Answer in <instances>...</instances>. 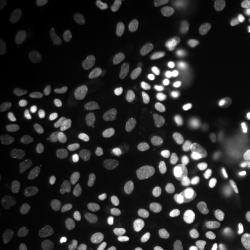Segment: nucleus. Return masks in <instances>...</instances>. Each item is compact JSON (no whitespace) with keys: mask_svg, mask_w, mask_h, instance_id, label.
<instances>
[{"mask_svg":"<svg viewBox=\"0 0 250 250\" xmlns=\"http://www.w3.org/2000/svg\"><path fill=\"white\" fill-rule=\"evenodd\" d=\"M167 5L166 0H130L127 2V15L133 21H146L166 12Z\"/></svg>","mask_w":250,"mask_h":250,"instance_id":"obj_7","label":"nucleus"},{"mask_svg":"<svg viewBox=\"0 0 250 250\" xmlns=\"http://www.w3.org/2000/svg\"><path fill=\"white\" fill-rule=\"evenodd\" d=\"M78 41L72 31L62 29L49 36L38 52L34 73L42 82H56L63 77L77 56Z\"/></svg>","mask_w":250,"mask_h":250,"instance_id":"obj_2","label":"nucleus"},{"mask_svg":"<svg viewBox=\"0 0 250 250\" xmlns=\"http://www.w3.org/2000/svg\"><path fill=\"white\" fill-rule=\"evenodd\" d=\"M223 138L231 148H241L250 138V114L247 107L232 106L224 114L221 122Z\"/></svg>","mask_w":250,"mask_h":250,"instance_id":"obj_6","label":"nucleus"},{"mask_svg":"<svg viewBox=\"0 0 250 250\" xmlns=\"http://www.w3.org/2000/svg\"><path fill=\"white\" fill-rule=\"evenodd\" d=\"M93 132V116L86 107H72L59 119L54 128V149L61 156L77 153Z\"/></svg>","mask_w":250,"mask_h":250,"instance_id":"obj_4","label":"nucleus"},{"mask_svg":"<svg viewBox=\"0 0 250 250\" xmlns=\"http://www.w3.org/2000/svg\"><path fill=\"white\" fill-rule=\"evenodd\" d=\"M24 3L18 0H3L0 3V33L7 34L23 18Z\"/></svg>","mask_w":250,"mask_h":250,"instance_id":"obj_8","label":"nucleus"},{"mask_svg":"<svg viewBox=\"0 0 250 250\" xmlns=\"http://www.w3.org/2000/svg\"><path fill=\"white\" fill-rule=\"evenodd\" d=\"M99 198L106 213L117 221H137L146 213L148 202L137 184L127 177H114L101 187Z\"/></svg>","mask_w":250,"mask_h":250,"instance_id":"obj_1","label":"nucleus"},{"mask_svg":"<svg viewBox=\"0 0 250 250\" xmlns=\"http://www.w3.org/2000/svg\"><path fill=\"white\" fill-rule=\"evenodd\" d=\"M174 122L179 137L187 148L188 158L209 159L216 154L214 137L200 124L188 98H181L174 106Z\"/></svg>","mask_w":250,"mask_h":250,"instance_id":"obj_3","label":"nucleus"},{"mask_svg":"<svg viewBox=\"0 0 250 250\" xmlns=\"http://www.w3.org/2000/svg\"><path fill=\"white\" fill-rule=\"evenodd\" d=\"M23 179V166L18 149L7 137L0 138V190L15 192Z\"/></svg>","mask_w":250,"mask_h":250,"instance_id":"obj_5","label":"nucleus"}]
</instances>
